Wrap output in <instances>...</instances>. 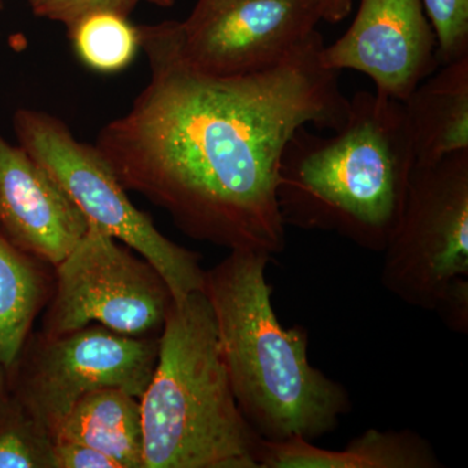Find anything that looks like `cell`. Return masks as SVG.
<instances>
[{
    "instance_id": "1",
    "label": "cell",
    "mask_w": 468,
    "mask_h": 468,
    "mask_svg": "<svg viewBox=\"0 0 468 468\" xmlns=\"http://www.w3.org/2000/svg\"><path fill=\"white\" fill-rule=\"evenodd\" d=\"M138 30L149 82L94 146L126 190L165 209L190 239L282 254L277 185L286 144L300 126L337 131L349 113L340 72L320 58L322 34L267 69L217 76L184 57L180 21Z\"/></svg>"
},
{
    "instance_id": "2",
    "label": "cell",
    "mask_w": 468,
    "mask_h": 468,
    "mask_svg": "<svg viewBox=\"0 0 468 468\" xmlns=\"http://www.w3.org/2000/svg\"><path fill=\"white\" fill-rule=\"evenodd\" d=\"M307 128L295 131L280 162L277 202L285 227L335 233L383 252L417 165L402 101L358 91L334 134Z\"/></svg>"
},
{
    "instance_id": "3",
    "label": "cell",
    "mask_w": 468,
    "mask_h": 468,
    "mask_svg": "<svg viewBox=\"0 0 468 468\" xmlns=\"http://www.w3.org/2000/svg\"><path fill=\"white\" fill-rule=\"evenodd\" d=\"M271 261L229 251L205 270L202 292L234 399L252 430L270 441H314L340 426L351 399L343 384L311 366L306 329L285 328L277 318L266 279Z\"/></svg>"
},
{
    "instance_id": "4",
    "label": "cell",
    "mask_w": 468,
    "mask_h": 468,
    "mask_svg": "<svg viewBox=\"0 0 468 468\" xmlns=\"http://www.w3.org/2000/svg\"><path fill=\"white\" fill-rule=\"evenodd\" d=\"M140 401L144 468H260L263 437L234 399L203 292L172 302Z\"/></svg>"
},
{
    "instance_id": "5",
    "label": "cell",
    "mask_w": 468,
    "mask_h": 468,
    "mask_svg": "<svg viewBox=\"0 0 468 468\" xmlns=\"http://www.w3.org/2000/svg\"><path fill=\"white\" fill-rule=\"evenodd\" d=\"M12 122L18 146L46 168L89 223L153 264L175 302L202 292L201 255L171 241L150 215L135 207L94 144L80 143L63 120L45 111L18 109Z\"/></svg>"
},
{
    "instance_id": "6",
    "label": "cell",
    "mask_w": 468,
    "mask_h": 468,
    "mask_svg": "<svg viewBox=\"0 0 468 468\" xmlns=\"http://www.w3.org/2000/svg\"><path fill=\"white\" fill-rule=\"evenodd\" d=\"M383 252L381 285L417 309L433 311L452 280L468 276V149L415 165Z\"/></svg>"
},
{
    "instance_id": "7",
    "label": "cell",
    "mask_w": 468,
    "mask_h": 468,
    "mask_svg": "<svg viewBox=\"0 0 468 468\" xmlns=\"http://www.w3.org/2000/svg\"><path fill=\"white\" fill-rule=\"evenodd\" d=\"M55 268L41 334L57 337L94 324L133 337H159L174 298L165 280L133 249L95 224Z\"/></svg>"
},
{
    "instance_id": "8",
    "label": "cell",
    "mask_w": 468,
    "mask_h": 468,
    "mask_svg": "<svg viewBox=\"0 0 468 468\" xmlns=\"http://www.w3.org/2000/svg\"><path fill=\"white\" fill-rule=\"evenodd\" d=\"M158 351L159 337H133L98 324L57 337L30 334L5 371L7 390L54 439L85 394L119 388L141 399Z\"/></svg>"
},
{
    "instance_id": "9",
    "label": "cell",
    "mask_w": 468,
    "mask_h": 468,
    "mask_svg": "<svg viewBox=\"0 0 468 468\" xmlns=\"http://www.w3.org/2000/svg\"><path fill=\"white\" fill-rule=\"evenodd\" d=\"M320 21L311 0H198L180 21L181 51L203 72L246 75L284 60Z\"/></svg>"
},
{
    "instance_id": "10",
    "label": "cell",
    "mask_w": 468,
    "mask_h": 468,
    "mask_svg": "<svg viewBox=\"0 0 468 468\" xmlns=\"http://www.w3.org/2000/svg\"><path fill=\"white\" fill-rule=\"evenodd\" d=\"M323 64L353 69L378 94L403 101L440 67L437 38L421 0H360L346 32L322 48Z\"/></svg>"
},
{
    "instance_id": "11",
    "label": "cell",
    "mask_w": 468,
    "mask_h": 468,
    "mask_svg": "<svg viewBox=\"0 0 468 468\" xmlns=\"http://www.w3.org/2000/svg\"><path fill=\"white\" fill-rule=\"evenodd\" d=\"M89 221L46 168L0 134V229L21 250L57 267Z\"/></svg>"
},
{
    "instance_id": "12",
    "label": "cell",
    "mask_w": 468,
    "mask_h": 468,
    "mask_svg": "<svg viewBox=\"0 0 468 468\" xmlns=\"http://www.w3.org/2000/svg\"><path fill=\"white\" fill-rule=\"evenodd\" d=\"M260 468H440L435 449L414 431H366L341 451L319 448L302 437L261 439Z\"/></svg>"
},
{
    "instance_id": "13",
    "label": "cell",
    "mask_w": 468,
    "mask_h": 468,
    "mask_svg": "<svg viewBox=\"0 0 468 468\" xmlns=\"http://www.w3.org/2000/svg\"><path fill=\"white\" fill-rule=\"evenodd\" d=\"M402 104L417 165L468 149V57L441 64Z\"/></svg>"
},
{
    "instance_id": "14",
    "label": "cell",
    "mask_w": 468,
    "mask_h": 468,
    "mask_svg": "<svg viewBox=\"0 0 468 468\" xmlns=\"http://www.w3.org/2000/svg\"><path fill=\"white\" fill-rule=\"evenodd\" d=\"M54 441L84 443L122 468H144L140 399L119 388L85 394L58 428Z\"/></svg>"
},
{
    "instance_id": "15",
    "label": "cell",
    "mask_w": 468,
    "mask_h": 468,
    "mask_svg": "<svg viewBox=\"0 0 468 468\" xmlns=\"http://www.w3.org/2000/svg\"><path fill=\"white\" fill-rule=\"evenodd\" d=\"M48 264L21 250L0 229V366L16 362L48 300Z\"/></svg>"
},
{
    "instance_id": "16",
    "label": "cell",
    "mask_w": 468,
    "mask_h": 468,
    "mask_svg": "<svg viewBox=\"0 0 468 468\" xmlns=\"http://www.w3.org/2000/svg\"><path fill=\"white\" fill-rule=\"evenodd\" d=\"M67 29L77 57L95 72L116 73L125 69L141 48L138 27L122 15H89Z\"/></svg>"
},
{
    "instance_id": "17",
    "label": "cell",
    "mask_w": 468,
    "mask_h": 468,
    "mask_svg": "<svg viewBox=\"0 0 468 468\" xmlns=\"http://www.w3.org/2000/svg\"><path fill=\"white\" fill-rule=\"evenodd\" d=\"M0 468H55L54 439L7 389L0 394Z\"/></svg>"
},
{
    "instance_id": "18",
    "label": "cell",
    "mask_w": 468,
    "mask_h": 468,
    "mask_svg": "<svg viewBox=\"0 0 468 468\" xmlns=\"http://www.w3.org/2000/svg\"><path fill=\"white\" fill-rule=\"evenodd\" d=\"M437 38L440 66L468 57V0H421Z\"/></svg>"
},
{
    "instance_id": "19",
    "label": "cell",
    "mask_w": 468,
    "mask_h": 468,
    "mask_svg": "<svg viewBox=\"0 0 468 468\" xmlns=\"http://www.w3.org/2000/svg\"><path fill=\"white\" fill-rule=\"evenodd\" d=\"M140 2L144 0H29V5L36 16L69 27L81 18L100 12L129 17Z\"/></svg>"
},
{
    "instance_id": "20",
    "label": "cell",
    "mask_w": 468,
    "mask_h": 468,
    "mask_svg": "<svg viewBox=\"0 0 468 468\" xmlns=\"http://www.w3.org/2000/svg\"><path fill=\"white\" fill-rule=\"evenodd\" d=\"M446 328L455 334L467 335L468 332V276L452 280L435 309Z\"/></svg>"
},
{
    "instance_id": "21",
    "label": "cell",
    "mask_w": 468,
    "mask_h": 468,
    "mask_svg": "<svg viewBox=\"0 0 468 468\" xmlns=\"http://www.w3.org/2000/svg\"><path fill=\"white\" fill-rule=\"evenodd\" d=\"M55 468H122L97 449L79 442L54 441Z\"/></svg>"
},
{
    "instance_id": "22",
    "label": "cell",
    "mask_w": 468,
    "mask_h": 468,
    "mask_svg": "<svg viewBox=\"0 0 468 468\" xmlns=\"http://www.w3.org/2000/svg\"><path fill=\"white\" fill-rule=\"evenodd\" d=\"M318 11L320 20L331 24L341 23L349 16L353 0H311Z\"/></svg>"
},
{
    "instance_id": "23",
    "label": "cell",
    "mask_w": 468,
    "mask_h": 468,
    "mask_svg": "<svg viewBox=\"0 0 468 468\" xmlns=\"http://www.w3.org/2000/svg\"><path fill=\"white\" fill-rule=\"evenodd\" d=\"M7 389V375L5 369L0 366V394L5 393Z\"/></svg>"
},
{
    "instance_id": "24",
    "label": "cell",
    "mask_w": 468,
    "mask_h": 468,
    "mask_svg": "<svg viewBox=\"0 0 468 468\" xmlns=\"http://www.w3.org/2000/svg\"><path fill=\"white\" fill-rule=\"evenodd\" d=\"M144 2L153 3V5H159V7H171V5H174L175 0H144Z\"/></svg>"
},
{
    "instance_id": "25",
    "label": "cell",
    "mask_w": 468,
    "mask_h": 468,
    "mask_svg": "<svg viewBox=\"0 0 468 468\" xmlns=\"http://www.w3.org/2000/svg\"><path fill=\"white\" fill-rule=\"evenodd\" d=\"M3 9V0H0V11Z\"/></svg>"
}]
</instances>
